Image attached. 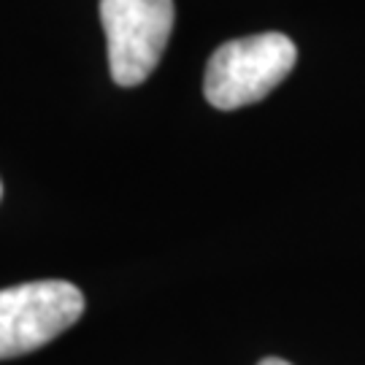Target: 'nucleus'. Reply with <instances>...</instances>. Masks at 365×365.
Returning <instances> with one entry per match:
<instances>
[{"mask_svg": "<svg viewBox=\"0 0 365 365\" xmlns=\"http://www.w3.org/2000/svg\"><path fill=\"white\" fill-rule=\"evenodd\" d=\"M173 0H101L108 68L119 87L144 84L173 33Z\"/></svg>", "mask_w": 365, "mask_h": 365, "instance_id": "nucleus-3", "label": "nucleus"}, {"mask_svg": "<svg viewBox=\"0 0 365 365\" xmlns=\"http://www.w3.org/2000/svg\"><path fill=\"white\" fill-rule=\"evenodd\" d=\"M0 192H3V187H0Z\"/></svg>", "mask_w": 365, "mask_h": 365, "instance_id": "nucleus-5", "label": "nucleus"}, {"mask_svg": "<svg viewBox=\"0 0 365 365\" xmlns=\"http://www.w3.org/2000/svg\"><path fill=\"white\" fill-rule=\"evenodd\" d=\"M257 365H289L287 360H279V357H265V360H260Z\"/></svg>", "mask_w": 365, "mask_h": 365, "instance_id": "nucleus-4", "label": "nucleus"}, {"mask_svg": "<svg viewBox=\"0 0 365 365\" xmlns=\"http://www.w3.org/2000/svg\"><path fill=\"white\" fill-rule=\"evenodd\" d=\"M295 60L298 49L284 33L227 41L211 54L203 76V95L220 111L257 103L289 76Z\"/></svg>", "mask_w": 365, "mask_h": 365, "instance_id": "nucleus-1", "label": "nucleus"}, {"mask_svg": "<svg viewBox=\"0 0 365 365\" xmlns=\"http://www.w3.org/2000/svg\"><path fill=\"white\" fill-rule=\"evenodd\" d=\"M81 314V289L63 279L0 289V360L41 349L78 322Z\"/></svg>", "mask_w": 365, "mask_h": 365, "instance_id": "nucleus-2", "label": "nucleus"}]
</instances>
